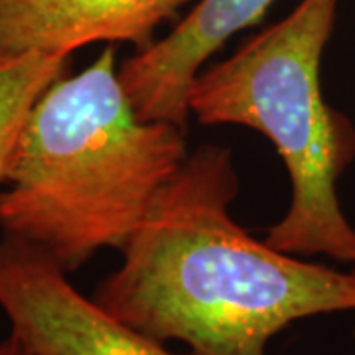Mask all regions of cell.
Segmentation results:
<instances>
[{"label": "cell", "instance_id": "1", "mask_svg": "<svg viewBox=\"0 0 355 355\" xmlns=\"http://www.w3.org/2000/svg\"><path fill=\"white\" fill-rule=\"evenodd\" d=\"M237 190L227 148L188 154L93 300L191 355H272L270 342L294 322L355 312V266L336 270L257 241L229 216Z\"/></svg>", "mask_w": 355, "mask_h": 355}, {"label": "cell", "instance_id": "2", "mask_svg": "<svg viewBox=\"0 0 355 355\" xmlns=\"http://www.w3.org/2000/svg\"><path fill=\"white\" fill-rule=\"evenodd\" d=\"M186 130L140 119L119 81L114 46L42 93L0 191V231L67 272L127 245L182 168Z\"/></svg>", "mask_w": 355, "mask_h": 355}, {"label": "cell", "instance_id": "3", "mask_svg": "<svg viewBox=\"0 0 355 355\" xmlns=\"http://www.w3.org/2000/svg\"><path fill=\"white\" fill-rule=\"evenodd\" d=\"M338 2L300 0L227 60L202 69L188 91V109L202 125L249 127L277 146L292 202L268 229L266 245L355 265V229L338 200V180L355 156V128L324 101L320 85Z\"/></svg>", "mask_w": 355, "mask_h": 355}, {"label": "cell", "instance_id": "4", "mask_svg": "<svg viewBox=\"0 0 355 355\" xmlns=\"http://www.w3.org/2000/svg\"><path fill=\"white\" fill-rule=\"evenodd\" d=\"M0 310L30 355H174L107 314L30 243L0 237Z\"/></svg>", "mask_w": 355, "mask_h": 355}, {"label": "cell", "instance_id": "5", "mask_svg": "<svg viewBox=\"0 0 355 355\" xmlns=\"http://www.w3.org/2000/svg\"><path fill=\"white\" fill-rule=\"evenodd\" d=\"M275 0H200L176 28L119 67V81L144 121L186 130L188 91L203 64L235 32L257 24Z\"/></svg>", "mask_w": 355, "mask_h": 355}, {"label": "cell", "instance_id": "6", "mask_svg": "<svg viewBox=\"0 0 355 355\" xmlns=\"http://www.w3.org/2000/svg\"><path fill=\"white\" fill-rule=\"evenodd\" d=\"M188 0H0V50L71 55L97 42L140 51Z\"/></svg>", "mask_w": 355, "mask_h": 355}, {"label": "cell", "instance_id": "7", "mask_svg": "<svg viewBox=\"0 0 355 355\" xmlns=\"http://www.w3.org/2000/svg\"><path fill=\"white\" fill-rule=\"evenodd\" d=\"M67 65L69 55L0 50V186L12 172L34 105Z\"/></svg>", "mask_w": 355, "mask_h": 355}, {"label": "cell", "instance_id": "8", "mask_svg": "<svg viewBox=\"0 0 355 355\" xmlns=\"http://www.w3.org/2000/svg\"><path fill=\"white\" fill-rule=\"evenodd\" d=\"M0 355H30L20 343L8 334L4 340H0Z\"/></svg>", "mask_w": 355, "mask_h": 355}]
</instances>
